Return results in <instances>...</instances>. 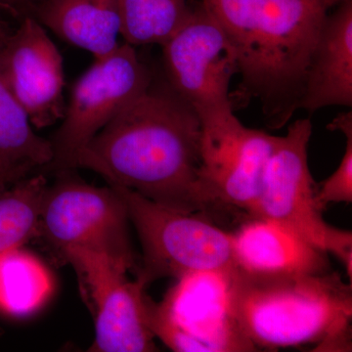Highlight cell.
I'll return each mask as SVG.
<instances>
[{"label":"cell","mask_w":352,"mask_h":352,"mask_svg":"<svg viewBox=\"0 0 352 352\" xmlns=\"http://www.w3.org/2000/svg\"><path fill=\"white\" fill-rule=\"evenodd\" d=\"M201 126L168 88L150 85L78 153L76 168L163 207L217 215L201 180Z\"/></svg>","instance_id":"6da1fadb"},{"label":"cell","mask_w":352,"mask_h":352,"mask_svg":"<svg viewBox=\"0 0 352 352\" xmlns=\"http://www.w3.org/2000/svg\"><path fill=\"white\" fill-rule=\"evenodd\" d=\"M237 56L242 90L281 129L300 109L308 67L327 17L323 0H201Z\"/></svg>","instance_id":"7a4b0ae2"},{"label":"cell","mask_w":352,"mask_h":352,"mask_svg":"<svg viewBox=\"0 0 352 352\" xmlns=\"http://www.w3.org/2000/svg\"><path fill=\"white\" fill-rule=\"evenodd\" d=\"M229 319L254 346L318 342L332 351L351 342L352 288L338 273L263 274L237 267L224 277Z\"/></svg>","instance_id":"3957f363"},{"label":"cell","mask_w":352,"mask_h":352,"mask_svg":"<svg viewBox=\"0 0 352 352\" xmlns=\"http://www.w3.org/2000/svg\"><path fill=\"white\" fill-rule=\"evenodd\" d=\"M113 187L124 199L140 241L142 258L136 279L145 287L163 278L227 276L238 267L232 234L212 219L163 207L131 190Z\"/></svg>","instance_id":"277c9868"},{"label":"cell","mask_w":352,"mask_h":352,"mask_svg":"<svg viewBox=\"0 0 352 352\" xmlns=\"http://www.w3.org/2000/svg\"><path fill=\"white\" fill-rule=\"evenodd\" d=\"M311 132L310 120L302 119L291 124L286 135L277 136L250 219L276 222L320 251L331 252L351 280L352 234L328 224L317 204V185L308 166Z\"/></svg>","instance_id":"5b68a950"},{"label":"cell","mask_w":352,"mask_h":352,"mask_svg":"<svg viewBox=\"0 0 352 352\" xmlns=\"http://www.w3.org/2000/svg\"><path fill=\"white\" fill-rule=\"evenodd\" d=\"M166 85L198 116L201 127L236 119L229 88L237 56L207 7L193 4L188 17L162 44Z\"/></svg>","instance_id":"8992f818"},{"label":"cell","mask_w":352,"mask_h":352,"mask_svg":"<svg viewBox=\"0 0 352 352\" xmlns=\"http://www.w3.org/2000/svg\"><path fill=\"white\" fill-rule=\"evenodd\" d=\"M124 199L116 187H97L63 177L48 184L41 203L38 236L62 258L72 249L100 252L135 270Z\"/></svg>","instance_id":"52a82bcc"},{"label":"cell","mask_w":352,"mask_h":352,"mask_svg":"<svg viewBox=\"0 0 352 352\" xmlns=\"http://www.w3.org/2000/svg\"><path fill=\"white\" fill-rule=\"evenodd\" d=\"M153 83L151 72L135 47L120 43L94 62L74 83L61 124L51 143L52 166L58 171L76 168L78 153Z\"/></svg>","instance_id":"ba28073f"},{"label":"cell","mask_w":352,"mask_h":352,"mask_svg":"<svg viewBox=\"0 0 352 352\" xmlns=\"http://www.w3.org/2000/svg\"><path fill=\"white\" fill-rule=\"evenodd\" d=\"M63 259L73 266L94 320L92 352L157 351L149 322L151 298L129 270L100 252L72 249Z\"/></svg>","instance_id":"9c48e42d"},{"label":"cell","mask_w":352,"mask_h":352,"mask_svg":"<svg viewBox=\"0 0 352 352\" xmlns=\"http://www.w3.org/2000/svg\"><path fill=\"white\" fill-rule=\"evenodd\" d=\"M0 69L34 129L61 122L66 108L63 56L34 16H25L16 28L6 23L0 29Z\"/></svg>","instance_id":"30bf717a"},{"label":"cell","mask_w":352,"mask_h":352,"mask_svg":"<svg viewBox=\"0 0 352 352\" xmlns=\"http://www.w3.org/2000/svg\"><path fill=\"white\" fill-rule=\"evenodd\" d=\"M201 180L217 215L251 217L277 136L249 129L236 118L201 127Z\"/></svg>","instance_id":"8fae6325"},{"label":"cell","mask_w":352,"mask_h":352,"mask_svg":"<svg viewBox=\"0 0 352 352\" xmlns=\"http://www.w3.org/2000/svg\"><path fill=\"white\" fill-rule=\"evenodd\" d=\"M150 300V327L155 337L178 352L254 351L256 346L237 330L224 307V291L214 302H198L187 278Z\"/></svg>","instance_id":"7c38bea8"},{"label":"cell","mask_w":352,"mask_h":352,"mask_svg":"<svg viewBox=\"0 0 352 352\" xmlns=\"http://www.w3.org/2000/svg\"><path fill=\"white\" fill-rule=\"evenodd\" d=\"M352 106V0L327 15L315 45L300 109Z\"/></svg>","instance_id":"4fadbf2b"},{"label":"cell","mask_w":352,"mask_h":352,"mask_svg":"<svg viewBox=\"0 0 352 352\" xmlns=\"http://www.w3.org/2000/svg\"><path fill=\"white\" fill-rule=\"evenodd\" d=\"M231 234L236 263L249 272L285 274L330 271L326 252L276 222L248 219Z\"/></svg>","instance_id":"5bb4252c"},{"label":"cell","mask_w":352,"mask_h":352,"mask_svg":"<svg viewBox=\"0 0 352 352\" xmlns=\"http://www.w3.org/2000/svg\"><path fill=\"white\" fill-rule=\"evenodd\" d=\"M32 15L45 29L94 58L107 55L120 43V0H38Z\"/></svg>","instance_id":"9a60e30c"},{"label":"cell","mask_w":352,"mask_h":352,"mask_svg":"<svg viewBox=\"0 0 352 352\" xmlns=\"http://www.w3.org/2000/svg\"><path fill=\"white\" fill-rule=\"evenodd\" d=\"M6 23L0 18V29ZM53 159L52 143L34 131L0 69V182L11 186L50 166Z\"/></svg>","instance_id":"2e32d148"},{"label":"cell","mask_w":352,"mask_h":352,"mask_svg":"<svg viewBox=\"0 0 352 352\" xmlns=\"http://www.w3.org/2000/svg\"><path fill=\"white\" fill-rule=\"evenodd\" d=\"M52 273L24 247L0 254V312L21 318L38 311L54 292Z\"/></svg>","instance_id":"e0dca14e"},{"label":"cell","mask_w":352,"mask_h":352,"mask_svg":"<svg viewBox=\"0 0 352 352\" xmlns=\"http://www.w3.org/2000/svg\"><path fill=\"white\" fill-rule=\"evenodd\" d=\"M47 186L44 175H32L0 191V254L36 238Z\"/></svg>","instance_id":"ac0fdd59"},{"label":"cell","mask_w":352,"mask_h":352,"mask_svg":"<svg viewBox=\"0 0 352 352\" xmlns=\"http://www.w3.org/2000/svg\"><path fill=\"white\" fill-rule=\"evenodd\" d=\"M122 38L134 46L162 45L188 17L190 0H120Z\"/></svg>","instance_id":"d6986e66"},{"label":"cell","mask_w":352,"mask_h":352,"mask_svg":"<svg viewBox=\"0 0 352 352\" xmlns=\"http://www.w3.org/2000/svg\"><path fill=\"white\" fill-rule=\"evenodd\" d=\"M328 129L344 134L346 146L337 170L317 186L316 201L323 212L330 204L352 201V113H340Z\"/></svg>","instance_id":"ffe728a7"},{"label":"cell","mask_w":352,"mask_h":352,"mask_svg":"<svg viewBox=\"0 0 352 352\" xmlns=\"http://www.w3.org/2000/svg\"><path fill=\"white\" fill-rule=\"evenodd\" d=\"M0 14L2 17L20 21L31 15V6L28 0H0Z\"/></svg>","instance_id":"44dd1931"},{"label":"cell","mask_w":352,"mask_h":352,"mask_svg":"<svg viewBox=\"0 0 352 352\" xmlns=\"http://www.w3.org/2000/svg\"><path fill=\"white\" fill-rule=\"evenodd\" d=\"M342 1H344V0H330V7L337 6V4H340Z\"/></svg>","instance_id":"7402d4cb"},{"label":"cell","mask_w":352,"mask_h":352,"mask_svg":"<svg viewBox=\"0 0 352 352\" xmlns=\"http://www.w3.org/2000/svg\"><path fill=\"white\" fill-rule=\"evenodd\" d=\"M28 1H29L30 6H31V11L32 12V8H34V4H36L38 0H28Z\"/></svg>","instance_id":"603a6c76"},{"label":"cell","mask_w":352,"mask_h":352,"mask_svg":"<svg viewBox=\"0 0 352 352\" xmlns=\"http://www.w3.org/2000/svg\"><path fill=\"white\" fill-rule=\"evenodd\" d=\"M324 3H325V6H327V8H330V0H323Z\"/></svg>","instance_id":"cb8c5ba5"},{"label":"cell","mask_w":352,"mask_h":352,"mask_svg":"<svg viewBox=\"0 0 352 352\" xmlns=\"http://www.w3.org/2000/svg\"><path fill=\"white\" fill-rule=\"evenodd\" d=\"M7 188V187L4 186L3 184H2V183H0V191H2V190H4Z\"/></svg>","instance_id":"d4e9b609"},{"label":"cell","mask_w":352,"mask_h":352,"mask_svg":"<svg viewBox=\"0 0 352 352\" xmlns=\"http://www.w3.org/2000/svg\"><path fill=\"white\" fill-rule=\"evenodd\" d=\"M1 17H2L1 14H0V18H1Z\"/></svg>","instance_id":"484cf974"},{"label":"cell","mask_w":352,"mask_h":352,"mask_svg":"<svg viewBox=\"0 0 352 352\" xmlns=\"http://www.w3.org/2000/svg\"><path fill=\"white\" fill-rule=\"evenodd\" d=\"M0 183H1V182H0Z\"/></svg>","instance_id":"4316f807"}]
</instances>
